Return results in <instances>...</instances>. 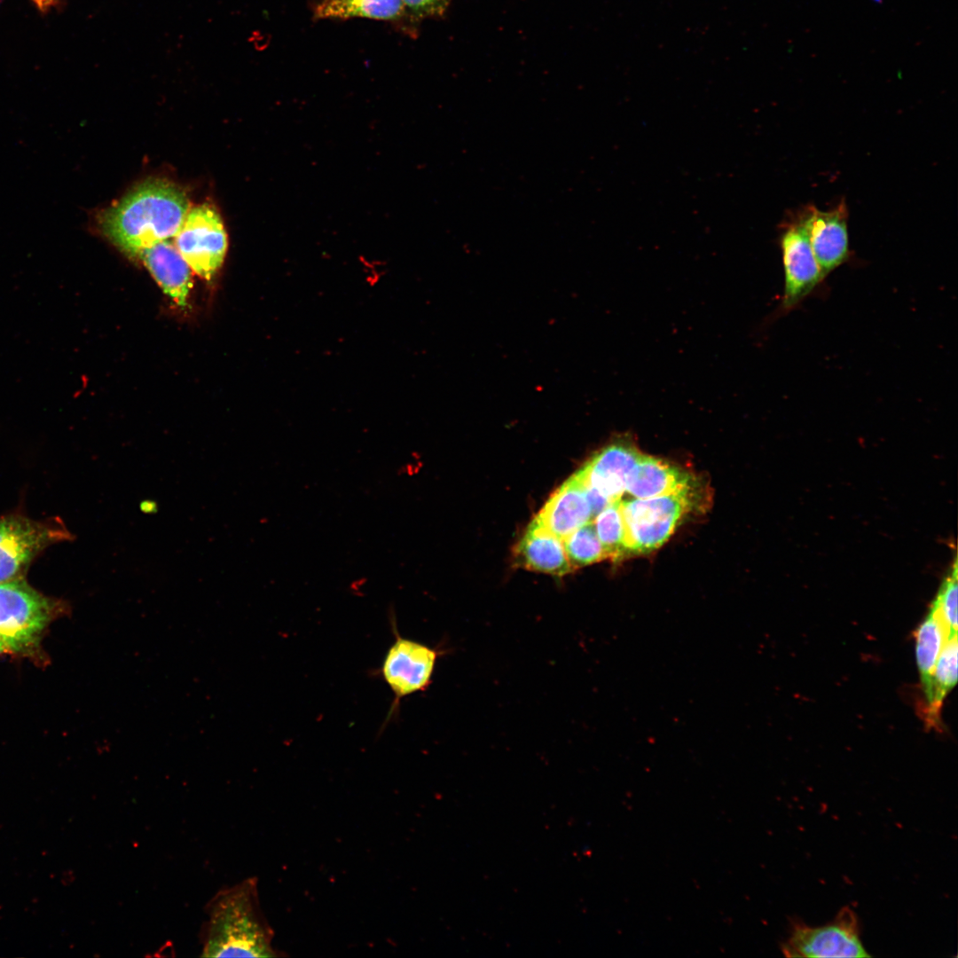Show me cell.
<instances>
[{"label": "cell", "mask_w": 958, "mask_h": 958, "mask_svg": "<svg viewBox=\"0 0 958 958\" xmlns=\"http://www.w3.org/2000/svg\"><path fill=\"white\" fill-rule=\"evenodd\" d=\"M185 193L163 179H147L95 213L96 230L130 255L175 237L190 210Z\"/></svg>", "instance_id": "cell-1"}, {"label": "cell", "mask_w": 958, "mask_h": 958, "mask_svg": "<svg viewBox=\"0 0 958 958\" xmlns=\"http://www.w3.org/2000/svg\"><path fill=\"white\" fill-rule=\"evenodd\" d=\"M200 931L203 957H276L273 931L259 902L257 880L245 879L218 891L206 904Z\"/></svg>", "instance_id": "cell-2"}, {"label": "cell", "mask_w": 958, "mask_h": 958, "mask_svg": "<svg viewBox=\"0 0 958 958\" xmlns=\"http://www.w3.org/2000/svg\"><path fill=\"white\" fill-rule=\"evenodd\" d=\"M58 601L32 588L21 577L0 583V635L8 651L35 648L56 612Z\"/></svg>", "instance_id": "cell-3"}, {"label": "cell", "mask_w": 958, "mask_h": 958, "mask_svg": "<svg viewBox=\"0 0 958 958\" xmlns=\"http://www.w3.org/2000/svg\"><path fill=\"white\" fill-rule=\"evenodd\" d=\"M690 487L657 497L621 499L629 555L663 546L690 510Z\"/></svg>", "instance_id": "cell-4"}, {"label": "cell", "mask_w": 958, "mask_h": 958, "mask_svg": "<svg viewBox=\"0 0 958 958\" xmlns=\"http://www.w3.org/2000/svg\"><path fill=\"white\" fill-rule=\"evenodd\" d=\"M390 619L395 639L386 652L379 673L394 695L385 723L397 714L402 698L428 687L436 661L442 654L440 649L402 637L396 616L392 614Z\"/></svg>", "instance_id": "cell-5"}, {"label": "cell", "mask_w": 958, "mask_h": 958, "mask_svg": "<svg viewBox=\"0 0 958 958\" xmlns=\"http://www.w3.org/2000/svg\"><path fill=\"white\" fill-rule=\"evenodd\" d=\"M59 520L35 521L20 514L0 517V583L20 577L21 571L44 548L70 540Z\"/></svg>", "instance_id": "cell-6"}, {"label": "cell", "mask_w": 958, "mask_h": 958, "mask_svg": "<svg viewBox=\"0 0 958 958\" xmlns=\"http://www.w3.org/2000/svg\"><path fill=\"white\" fill-rule=\"evenodd\" d=\"M174 244L192 271L211 279L227 251V234L216 209L207 203L188 211Z\"/></svg>", "instance_id": "cell-7"}, {"label": "cell", "mask_w": 958, "mask_h": 958, "mask_svg": "<svg viewBox=\"0 0 958 958\" xmlns=\"http://www.w3.org/2000/svg\"><path fill=\"white\" fill-rule=\"evenodd\" d=\"M781 950L788 957L870 956L860 939L857 916L848 907L842 908L830 923L823 926L794 923Z\"/></svg>", "instance_id": "cell-8"}, {"label": "cell", "mask_w": 958, "mask_h": 958, "mask_svg": "<svg viewBox=\"0 0 958 958\" xmlns=\"http://www.w3.org/2000/svg\"><path fill=\"white\" fill-rule=\"evenodd\" d=\"M780 247L784 271L781 310L787 312L802 302L824 279L810 245L802 211L783 225Z\"/></svg>", "instance_id": "cell-9"}, {"label": "cell", "mask_w": 958, "mask_h": 958, "mask_svg": "<svg viewBox=\"0 0 958 958\" xmlns=\"http://www.w3.org/2000/svg\"><path fill=\"white\" fill-rule=\"evenodd\" d=\"M642 455L631 439L623 436L598 452L576 473L587 491L613 502L625 491L628 475Z\"/></svg>", "instance_id": "cell-10"}, {"label": "cell", "mask_w": 958, "mask_h": 958, "mask_svg": "<svg viewBox=\"0 0 958 958\" xmlns=\"http://www.w3.org/2000/svg\"><path fill=\"white\" fill-rule=\"evenodd\" d=\"M802 212L810 245L824 279L846 262L850 255L847 207L842 200L826 211L807 206Z\"/></svg>", "instance_id": "cell-11"}, {"label": "cell", "mask_w": 958, "mask_h": 958, "mask_svg": "<svg viewBox=\"0 0 958 958\" xmlns=\"http://www.w3.org/2000/svg\"><path fill=\"white\" fill-rule=\"evenodd\" d=\"M593 518L585 487L575 473L553 493L534 519L563 540Z\"/></svg>", "instance_id": "cell-12"}, {"label": "cell", "mask_w": 958, "mask_h": 958, "mask_svg": "<svg viewBox=\"0 0 958 958\" xmlns=\"http://www.w3.org/2000/svg\"><path fill=\"white\" fill-rule=\"evenodd\" d=\"M138 257L151 275L174 302L182 307L187 303L192 286L191 268L174 242L165 240L141 250Z\"/></svg>", "instance_id": "cell-13"}, {"label": "cell", "mask_w": 958, "mask_h": 958, "mask_svg": "<svg viewBox=\"0 0 958 958\" xmlns=\"http://www.w3.org/2000/svg\"><path fill=\"white\" fill-rule=\"evenodd\" d=\"M516 563L526 569L562 577L573 571L562 540L535 519L515 547Z\"/></svg>", "instance_id": "cell-14"}, {"label": "cell", "mask_w": 958, "mask_h": 958, "mask_svg": "<svg viewBox=\"0 0 958 958\" xmlns=\"http://www.w3.org/2000/svg\"><path fill=\"white\" fill-rule=\"evenodd\" d=\"M689 481L681 469L643 454L628 475L625 491L635 499H647L690 487Z\"/></svg>", "instance_id": "cell-15"}, {"label": "cell", "mask_w": 958, "mask_h": 958, "mask_svg": "<svg viewBox=\"0 0 958 958\" xmlns=\"http://www.w3.org/2000/svg\"><path fill=\"white\" fill-rule=\"evenodd\" d=\"M915 656L926 705L932 695V675L938 656L951 636L938 608L932 603L930 612L915 631ZM957 635V634H954Z\"/></svg>", "instance_id": "cell-16"}, {"label": "cell", "mask_w": 958, "mask_h": 958, "mask_svg": "<svg viewBox=\"0 0 958 958\" xmlns=\"http://www.w3.org/2000/svg\"><path fill=\"white\" fill-rule=\"evenodd\" d=\"M405 12L403 0H320L313 14L318 20L365 18L393 20Z\"/></svg>", "instance_id": "cell-17"}, {"label": "cell", "mask_w": 958, "mask_h": 958, "mask_svg": "<svg viewBox=\"0 0 958 958\" xmlns=\"http://www.w3.org/2000/svg\"><path fill=\"white\" fill-rule=\"evenodd\" d=\"M957 681V635L946 641L932 675V695L924 712L929 726H938L943 701Z\"/></svg>", "instance_id": "cell-18"}, {"label": "cell", "mask_w": 958, "mask_h": 958, "mask_svg": "<svg viewBox=\"0 0 958 958\" xmlns=\"http://www.w3.org/2000/svg\"><path fill=\"white\" fill-rule=\"evenodd\" d=\"M593 522L608 559L618 561L629 555L621 499L604 507Z\"/></svg>", "instance_id": "cell-19"}, {"label": "cell", "mask_w": 958, "mask_h": 958, "mask_svg": "<svg viewBox=\"0 0 958 958\" xmlns=\"http://www.w3.org/2000/svg\"><path fill=\"white\" fill-rule=\"evenodd\" d=\"M562 543L573 570L608 559L593 521L576 530Z\"/></svg>", "instance_id": "cell-20"}, {"label": "cell", "mask_w": 958, "mask_h": 958, "mask_svg": "<svg viewBox=\"0 0 958 958\" xmlns=\"http://www.w3.org/2000/svg\"><path fill=\"white\" fill-rule=\"evenodd\" d=\"M957 572L956 567L943 584L934 604L938 608L951 634H957Z\"/></svg>", "instance_id": "cell-21"}, {"label": "cell", "mask_w": 958, "mask_h": 958, "mask_svg": "<svg viewBox=\"0 0 958 958\" xmlns=\"http://www.w3.org/2000/svg\"><path fill=\"white\" fill-rule=\"evenodd\" d=\"M406 10L416 18L440 16L448 8L451 0H403Z\"/></svg>", "instance_id": "cell-22"}, {"label": "cell", "mask_w": 958, "mask_h": 958, "mask_svg": "<svg viewBox=\"0 0 958 958\" xmlns=\"http://www.w3.org/2000/svg\"><path fill=\"white\" fill-rule=\"evenodd\" d=\"M139 508L145 514H154L158 510V505L153 500L146 499L139 504Z\"/></svg>", "instance_id": "cell-23"}, {"label": "cell", "mask_w": 958, "mask_h": 958, "mask_svg": "<svg viewBox=\"0 0 958 958\" xmlns=\"http://www.w3.org/2000/svg\"><path fill=\"white\" fill-rule=\"evenodd\" d=\"M41 12H46L56 5L59 0H32Z\"/></svg>", "instance_id": "cell-24"}, {"label": "cell", "mask_w": 958, "mask_h": 958, "mask_svg": "<svg viewBox=\"0 0 958 958\" xmlns=\"http://www.w3.org/2000/svg\"><path fill=\"white\" fill-rule=\"evenodd\" d=\"M6 651H8V648H7L2 636L0 635V653H4V652H6Z\"/></svg>", "instance_id": "cell-25"}]
</instances>
